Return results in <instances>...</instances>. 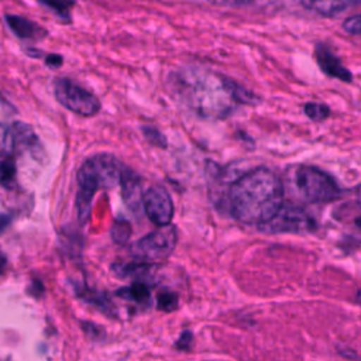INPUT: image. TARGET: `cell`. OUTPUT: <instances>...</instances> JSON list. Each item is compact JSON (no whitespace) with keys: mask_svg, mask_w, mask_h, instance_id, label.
<instances>
[{"mask_svg":"<svg viewBox=\"0 0 361 361\" xmlns=\"http://www.w3.org/2000/svg\"><path fill=\"white\" fill-rule=\"evenodd\" d=\"M355 199H357V202L361 204V183L355 188Z\"/></svg>","mask_w":361,"mask_h":361,"instance_id":"27","label":"cell"},{"mask_svg":"<svg viewBox=\"0 0 361 361\" xmlns=\"http://www.w3.org/2000/svg\"><path fill=\"white\" fill-rule=\"evenodd\" d=\"M288 188L306 203H329L341 196V188L336 179L323 169L299 165L288 173Z\"/></svg>","mask_w":361,"mask_h":361,"instance_id":"3","label":"cell"},{"mask_svg":"<svg viewBox=\"0 0 361 361\" xmlns=\"http://www.w3.org/2000/svg\"><path fill=\"white\" fill-rule=\"evenodd\" d=\"M4 20L8 25V28L23 39H41L42 37L47 35V30L39 27L37 23L18 16V14H11L7 13L4 14Z\"/></svg>","mask_w":361,"mask_h":361,"instance_id":"12","label":"cell"},{"mask_svg":"<svg viewBox=\"0 0 361 361\" xmlns=\"http://www.w3.org/2000/svg\"><path fill=\"white\" fill-rule=\"evenodd\" d=\"M192 341H193V334L186 330V331H183V333L179 336V338L175 341V347H176L178 350L186 351V350L190 348Z\"/></svg>","mask_w":361,"mask_h":361,"instance_id":"25","label":"cell"},{"mask_svg":"<svg viewBox=\"0 0 361 361\" xmlns=\"http://www.w3.org/2000/svg\"><path fill=\"white\" fill-rule=\"evenodd\" d=\"M155 268L154 264H147V262H141V261H134V262H117L114 265H111L113 272L118 276V278H148L152 272V269Z\"/></svg>","mask_w":361,"mask_h":361,"instance_id":"14","label":"cell"},{"mask_svg":"<svg viewBox=\"0 0 361 361\" xmlns=\"http://www.w3.org/2000/svg\"><path fill=\"white\" fill-rule=\"evenodd\" d=\"M355 224L361 228V217H357V219H355Z\"/></svg>","mask_w":361,"mask_h":361,"instance_id":"29","label":"cell"},{"mask_svg":"<svg viewBox=\"0 0 361 361\" xmlns=\"http://www.w3.org/2000/svg\"><path fill=\"white\" fill-rule=\"evenodd\" d=\"M110 234L114 243L117 244H126L131 235V226L124 219H116L111 224Z\"/></svg>","mask_w":361,"mask_h":361,"instance_id":"19","label":"cell"},{"mask_svg":"<svg viewBox=\"0 0 361 361\" xmlns=\"http://www.w3.org/2000/svg\"><path fill=\"white\" fill-rule=\"evenodd\" d=\"M147 217L158 227L169 226L173 217V203L169 192L158 183L151 185L142 196Z\"/></svg>","mask_w":361,"mask_h":361,"instance_id":"9","label":"cell"},{"mask_svg":"<svg viewBox=\"0 0 361 361\" xmlns=\"http://www.w3.org/2000/svg\"><path fill=\"white\" fill-rule=\"evenodd\" d=\"M285 186L269 168L244 172L233 180L226 200L233 219L243 224L262 226L271 221L283 206Z\"/></svg>","mask_w":361,"mask_h":361,"instance_id":"1","label":"cell"},{"mask_svg":"<svg viewBox=\"0 0 361 361\" xmlns=\"http://www.w3.org/2000/svg\"><path fill=\"white\" fill-rule=\"evenodd\" d=\"M76 293H78V296H80L85 302L93 305V306H97V307H99L102 312H104V313L111 314V313H113L111 310H114V307H113V305L110 303L109 298H107L104 293H102V292H96V290L89 289V288H85V289L76 288Z\"/></svg>","mask_w":361,"mask_h":361,"instance_id":"17","label":"cell"},{"mask_svg":"<svg viewBox=\"0 0 361 361\" xmlns=\"http://www.w3.org/2000/svg\"><path fill=\"white\" fill-rule=\"evenodd\" d=\"M116 295L121 299H126V300H130V302H134V303L142 305V306H147L151 299L149 286L142 281H135L128 286L117 289Z\"/></svg>","mask_w":361,"mask_h":361,"instance_id":"13","label":"cell"},{"mask_svg":"<svg viewBox=\"0 0 361 361\" xmlns=\"http://www.w3.org/2000/svg\"><path fill=\"white\" fill-rule=\"evenodd\" d=\"M141 130H142V134H144L145 140L149 144H152L155 147H159V148H165L166 147V144H168L166 138H165V135L157 127L147 124V126H142Z\"/></svg>","mask_w":361,"mask_h":361,"instance_id":"22","label":"cell"},{"mask_svg":"<svg viewBox=\"0 0 361 361\" xmlns=\"http://www.w3.org/2000/svg\"><path fill=\"white\" fill-rule=\"evenodd\" d=\"M178 243V231L175 226L169 224L158 227L157 230L145 234L131 245V255L135 261L157 264L169 258Z\"/></svg>","mask_w":361,"mask_h":361,"instance_id":"5","label":"cell"},{"mask_svg":"<svg viewBox=\"0 0 361 361\" xmlns=\"http://www.w3.org/2000/svg\"><path fill=\"white\" fill-rule=\"evenodd\" d=\"M314 59L320 69L331 78H337L344 82H351L353 75L351 72L341 63V61L333 54V51L324 45V44H317L314 48Z\"/></svg>","mask_w":361,"mask_h":361,"instance_id":"10","label":"cell"},{"mask_svg":"<svg viewBox=\"0 0 361 361\" xmlns=\"http://www.w3.org/2000/svg\"><path fill=\"white\" fill-rule=\"evenodd\" d=\"M124 168L114 155L107 152L87 157L76 172L79 192L94 196L100 189H111L120 185Z\"/></svg>","mask_w":361,"mask_h":361,"instance_id":"4","label":"cell"},{"mask_svg":"<svg viewBox=\"0 0 361 361\" xmlns=\"http://www.w3.org/2000/svg\"><path fill=\"white\" fill-rule=\"evenodd\" d=\"M1 147L3 154L30 152L35 159H41L44 157L42 145L34 130L28 124L20 121H14L10 126L3 124Z\"/></svg>","mask_w":361,"mask_h":361,"instance_id":"7","label":"cell"},{"mask_svg":"<svg viewBox=\"0 0 361 361\" xmlns=\"http://www.w3.org/2000/svg\"><path fill=\"white\" fill-rule=\"evenodd\" d=\"M1 186L11 189L16 186V161L13 154H3L1 158Z\"/></svg>","mask_w":361,"mask_h":361,"instance_id":"18","label":"cell"},{"mask_svg":"<svg viewBox=\"0 0 361 361\" xmlns=\"http://www.w3.org/2000/svg\"><path fill=\"white\" fill-rule=\"evenodd\" d=\"M305 114L313 120V121H323L330 116V109L324 103H317V102H309L303 106Z\"/></svg>","mask_w":361,"mask_h":361,"instance_id":"20","label":"cell"},{"mask_svg":"<svg viewBox=\"0 0 361 361\" xmlns=\"http://www.w3.org/2000/svg\"><path fill=\"white\" fill-rule=\"evenodd\" d=\"M41 4H42V6H47V7H49V8H52V10L58 14V17H61L62 20H65V21H69V20H71L69 13H71V7L73 6V3H59V1L51 3V1H44V3H41Z\"/></svg>","mask_w":361,"mask_h":361,"instance_id":"23","label":"cell"},{"mask_svg":"<svg viewBox=\"0 0 361 361\" xmlns=\"http://www.w3.org/2000/svg\"><path fill=\"white\" fill-rule=\"evenodd\" d=\"M343 28L348 34L361 35V14H354V16L347 17L343 23Z\"/></svg>","mask_w":361,"mask_h":361,"instance_id":"24","label":"cell"},{"mask_svg":"<svg viewBox=\"0 0 361 361\" xmlns=\"http://www.w3.org/2000/svg\"><path fill=\"white\" fill-rule=\"evenodd\" d=\"M179 92L185 103L199 116L206 118L224 117L231 110V96L224 78L216 79L209 73L179 75Z\"/></svg>","mask_w":361,"mask_h":361,"instance_id":"2","label":"cell"},{"mask_svg":"<svg viewBox=\"0 0 361 361\" xmlns=\"http://www.w3.org/2000/svg\"><path fill=\"white\" fill-rule=\"evenodd\" d=\"M358 305H361V289H358L357 290V293H355V299H354Z\"/></svg>","mask_w":361,"mask_h":361,"instance_id":"28","label":"cell"},{"mask_svg":"<svg viewBox=\"0 0 361 361\" xmlns=\"http://www.w3.org/2000/svg\"><path fill=\"white\" fill-rule=\"evenodd\" d=\"M265 233H309L316 228L314 219L300 206L283 203L276 216L258 227Z\"/></svg>","mask_w":361,"mask_h":361,"instance_id":"8","label":"cell"},{"mask_svg":"<svg viewBox=\"0 0 361 361\" xmlns=\"http://www.w3.org/2000/svg\"><path fill=\"white\" fill-rule=\"evenodd\" d=\"M44 61H45V63H47L48 66H51V68H58V66L62 65L63 58H62V55H59V54H47L45 58H44Z\"/></svg>","mask_w":361,"mask_h":361,"instance_id":"26","label":"cell"},{"mask_svg":"<svg viewBox=\"0 0 361 361\" xmlns=\"http://www.w3.org/2000/svg\"><path fill=\"white\" fill-rule=\"evenodd\" d=\"M121 190H123V199L130 210L138 213L142 206V196L144 192H141V178L131 171L130 168H124L123 178H121Z\"/></svg>","mask_w":361,"mask_h":361,"instance_id":"11","label":"cell"},{"mask_svg":"<svg viewBox=\"0 0 361 361\" xmlns=\"http://www.w3.org/2000/svg\"><path fill=\"white\" fill-rule=\"evenodd\" d=\"M300 4L313 13H317V14H322L326 17H331V16H336V14L344 11L345 8L353 7L358 3H354V1H302Z\"/></svg>","mask_w":361,"mask_h":361,"instance_id":"15","label":"cell"},{"mask_svg":"<svg viewBox=\"0 0 361 361\" xmlns=\"http://www.w3.org/2000/svg\"><path fill=\"white\" fill-rule=\"evenodd\" d=\"M179 306V299L175 292L161 290L157 296V307L162 312H173Z\"/></svg>","mask_w":361,"mask_h":361,"instance_id":"21","label":"cell"},{"mask_svg":"<svg viewBox=\"0 0 361 361\" xmlns=\"http://www.w3.org/2000/svg\"><path fill=\"white\" fill-rule=\"evenodd\" d=\"M54 94L59 104L75 114L90 117L100 110L99 99L69 78H56L54 80Z\"/></svg>","mask_w":361,"mask_h":361,"instance_id":"6","label":"cell"},{"mask_svg":"<svg viewBox=\"0 0 361 361\" xmlns=\"http://www.w3.org/2000/svg\"><path fill=\"white\" fill-rule=\"evenodd\" d=\"M224 83L230 92V96L233 99V102L235 103H241V104H257L259 103V97L251 92L250 89L244 87L243 85L234 82L230 78H224Z\"/></svg>","mask_w":361,"mask_h":361,"instance_id":"16","label":"cell"}]
</instances>
